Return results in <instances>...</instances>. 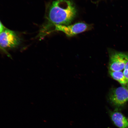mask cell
Segmentation results:
<instances>
[{
	"instance_id": "cell-1",
	"label": "cell",
	"mask_w": 128,
	"mask_h": 128,
	"mask_svg": "<svg viewBox=\"0 0 128 128\" xmlns=\"http://www.w3.org/2000/svg\"><path fill=\"white\" fill-rule=\"evenodd\" d=\"M47 10L46 22L38 35L40 38L53 32L56 25H70L77 13L76 6L71 0H55L49 4Z\"/></svg>"
},
{
	"instance_id": "cell-2",
	"label": "cell",
	"mask_w": 128,
	"mask_h": 128,
	"mask_svg": "<svg viewBox=\"0 0 128 128\" xmlns=\"http://www.w3.org/2000/svg\"><path fill=\"white\" fill-rule=\"evenodd\" d=\"M20 42V38L15 32L5 28L0 32V50L7 55V50L17 47Z\"/></svg>"
},
{
	"instance_id": "cell-3",
	"label": "cell",
	"mask_w": 128,
	"mask_h": 128,
	"mask_svg": "<svg viewBox=\"0 0 128 128\" xmlns=\"http://www.w3.org/2000/svg\"><path fill=\"white\" fill-rule=\"evenodd\" d=\"M109 70L112 71H122L128 61V53L110 50Z\"/></svg>"
},
{
	"instance_id": "cell-4",
	"label": "cell",
	"mask_w": 128,
	"mask_h": 128,
	"mask_svg": "<svg viewBox=\"0 0 128 128\" xmlns=\"http://www.w3.org/2000/svg\"><path fill=\"white\" fill-rule=\"evenodd\" d=\"M92 28L88 24L79 22L73 25L68 26L57 25L54 28V31L63 32L67 36L71 37L83 32L90 30Z\"/></svg>"
},
{
	"instance_id": "cell-5",
	"label": "cell",
	"mask_w": 128,
	"mask_h": 128,
	"mask_svg": "<svg viewBox=\"0 0 128 128\" xmlns=\"http://www.w3.org/2000/svg\"><path fill=\"white\" fill-rule=\"evenodd\" d=\"M109 98L114 106H123L128 101V88L122 86L113 89L110 92Z\"/></svg>"
},
{
	"instance_id": "cell-6",
	"label": "cell",
	"mask_w": 128,
	"mask_h": 128,
	"mask_svg": "<svg viewBox=\"0 0 128 128\" xmlns=\"http://www.w3.org/2000/svg\"><path fill=\"white\" fill-rule=\"evenodd\" d=\"M110 116L115 125L119 128H128V122L124 115L118 112H111Z\"/></svg>"
},
{
	"instance_id": "cell-7",
	"label": "cell",
	"mask_w": 128,
	"mask_h": 128,
	"mask_svg": "<svg viewBox=\"0 0 128 128\" xmlns=\"http://www.w3.org/2000/svg\"><path fill=\"white\" fill-rule=\"evenodd\" d=\"M109 73L112 78L122 85L125 86L128 84V82L122 71H112L109 70Z\"/></svg>"
},
{
	"instance_id": "cell-8",
	"label": "cell",
	"mask_w": 128,
	"mask_h": 128,
	"mask_svg": "<svg viewBox=\"0 0 128 128\" xmlns=\"http://www.w3.org/2000/svg\"><path fill=\"white\" fill-rule=\"evenodd\" d=\"M123 72L125 77L128 82V61L125 66Z\"/></svg>"
},
{
	"instance_id": "cell-9",
	"label": "cell",
	"mask_w": 128,
	"mask_h": 128,
	"mask_svg": "<svg viewBox=\"0 0 128 128\" xmlns=\"http://www.w3.org/2000/svg\"><path fill=\"white\" fill-rule=\"evenodd\" d=\"M5 28V27L4 26L2 23L1 21L0 20V32H1Z\"/></svg>"
}]
</instances>
